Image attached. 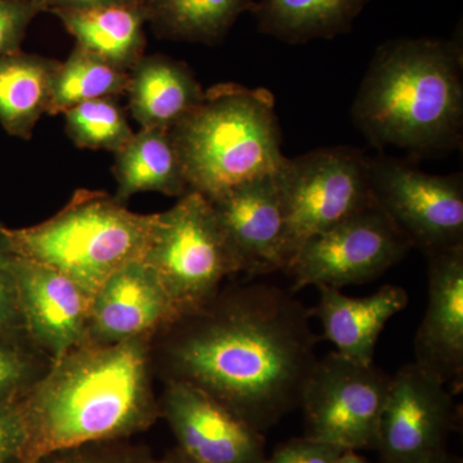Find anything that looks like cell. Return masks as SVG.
Wrapping results in <instances>:
<instances>
[{
    "instance_id": "1",
    "label": "cell",
    "mask_w": 463,
    "mask_h": 463,
    "mask_svg": "<svg viewBox=\"0 0 463 463\" xmlns=\"http://www.w3.org/2000/svg\"><path fill=\"white\" fill-rule=\"evenodd\" d=\"M289 289L264 282L219 289L154 340L165 381L191 383L263 432L300 407L321 336Z\"/></svg>"
},
{
    "instance_id": "9",
    "label": "cell",
    "mask_w": 463,
    "mask_h": 463,
    "mask_svg": "<svg viewBox=\"0 0 463 463\" xmlns=\"http://www.w3.org/2000/svg\"><path fill=\"white\" fill-rule=\"evenodd\" d=\"M390 379L374 364H356L337 352L318 358L298 407L307 437L344 450L374 448Z\"/></svg>"
},
{
    "instance_id": "14",
    "label": "cell",
    "mask_w": 463,
    "mask_h": 463,
    "mask_svg": "<svg viewBox=\"0 0 463 463\" xmlns=\"http://www.w3.org/2000/svg\"><path fill=\"white\" fill-rule=\"evenodd\" d=\"M240 273L285 270V219L276 175L261 176L210 201Z\"/></svg>"
},
{
    "instance_id": "32",
    "label": "cell",
    "mask_w": 463,
    "mask_h": 463,
    "mask_svg": "<svg viewBox=\"0 0 463 463\" xmlns=\"http://www.w3.org/2000/svg\"><path fill=\"white\" fill-rule=\"evenodd\" d=\"M45 11H70V9H90L109 7V5H136L147 0H41Z\"/></svg>"
},
{
    "instance_id": "8",
    "label": "cell",
    "mask_w": 463,
    "mask_h": 463,
    "mask_svg": "<svg viewBox=\"0 0 463 463\" xmlns=\"http://www.w3.org/2000/svg\"><path fill=\"white\" fill-rule=\"evenodd\" d=\"M412 243L376 203L306 241L285 272L292 294L374 281L407 257Z\"/></svg>"
},
{
    "instance_id": "30",
    "label": "cell",
    "mask_w": 463,
    "mask_h": 463,
    "mask_svg": "<svg viewBox=\"0 0 463 463\" xmlns=\"http://www.w3.org/2000/svg\"><path fill=\"white\" fill-rule=\"evenodd\" d=\"M29 432L18 401L0 403V463H25Z\"/></svg>"
},
{
    "instance_id": "34",
    "label": "cell",
    "mask_w": 463,
    "mask_h": 463,
    "mask_svg": "<svg viewBox=\"0 0 463 463\" xmlns=\"http://www.w3.org/2000/svg\"><path fill=\"white\" fill-rule=\"evenodd\" d=\"M335 463H368L361 456L356 455L355 450H344Z\"/></svg>"
},
{
    "instance_id": "13",
    "label": "cell",
    "mask_w": 463,
    "mask_h": 463,
    "mask_svg": "<svg viewBox=\"0 0 463 463\" xmlns=\"http://www.w3.org/2000/svg\"><path fill=\"white\" fill-rule=\"evenodd\" d=\"M18 309L27 339L51 362L87 340L91 297L53 268L17 257Z\"/></svg>"
},
{
    "instance_id": "23",
    "label": "cell",
    "mask_w": 463,
    "mask_h": 463,
    "mask_svg": "<svg viewBox=\"0 0 463 463\" xmlns=\"http://www.w3.org/2000/svg\"><path fill=\"white\" fill-rule=\"evenodd\" d=\"M255 0H147L148 23L160 38L214 45Z\"/></svg>"
},
{
    "instance_id": "7",
    "label": "cell",
    "mask_w": 463,
    "mask_h": 463,
    "mask_svg": "<svg viewBox=\"0 0 463 463\" xmlns=\"http://www.w3.org/2000/svg\"><path fill=\"white\" fill-rule=\"evenodd\" d=\"M276 183L285 219L286 268L306 241L374 203L368 157L346 146L286 157Z\"/></svg>"
},
{
    "instance_id": "22",
    "label": "cell",
    "mask_w": 463,
    "mask_h": 463,
    "mask_svg": "<svg viewBox=\"0 0 463 463\" xmlns=\"http://www.w3.org/2000/svg\"><path fill=\"white\" fill-rule=\"evenodd\" d=\"M60 61L21 50L0 57V125L12 137L30 139L47 114Z\"/></svg>"
},
{
    "instance_id": "5",
    "label": "cell",
    "mask_w": 463,
    "mask_h": 463,
    "mask_svg": "<svg viewBox=\"0 0 463 463\" xmlns=\"http://www.w3.org/2000/svg\"><path fill=\"white\" fill-rule=\"evenodd\" d=\"M156 214L130 212L108 192L78 190L52 218L5 233L17 257L53 268L93 297L112 274L143 258Z\"/></svg>"
},
{
    "instance_id": "20",
    "label": "cell",
    "mask_w": 463,
    "mask_h": 463,
    "mask_svg": "<svg viewBox=\"0 0 463 463\" xmlns=\"http://www.w3.org/2000/svg\"><path fill=\"white\" fill-rule=\"evenodd\" d=\"M112 174L118 182L115 197L124 203L142 192L182 197L190 191L170 130L141 128L116 152Z\"/></svg>"
},
{
    "instance_id": "11",
    "label": "cell",
    "mask_w": 463,
    "mask_h": 463,
    "mask_svg": "<svg viewBox=\"0 0 463 463\" xmlns=\"http://www.w3.org/2000/svg\"><path fill=\"white\" fill-rule=\"evenodd\" d=\"M456 420L452 392L416 364L390 379L376 446L383 463H421L439 453Z\"/></svg>"
},
{
    "instance_id": "33",
    "label": "cell",
    "mask_w": 463,
    "mask_h": 463,
    "mask_svg": "<svg viewBox=\"0 0 463 463\" xmlns=\"http://www.w3.org/2000/svg\"><path fill=\"white\" fill-rule=\"evenodd\" d=\"M156 463H201L199 461H194V459L190 458V457L185 456L184 453H182L179 449H174L172 452L167 453L164 458L158 459Z\"/></svg>"
},
{
    "instance_id": "12",
    "label": "cell",
    "mask_w": 463,
    "mask_h": 463,
    "mask_svg": "<svg viewBox=\"0 0 463 463\" xmlns=\"http://www.w3.org/2000/svg\"><path fill=\"white\" fill-rule=\"evenodd\" d=\"M160 416L185 456L201 463H265L263 434L203 390L165 381Z\"/></svg>"
},
{
    "instance_id": "28",
    "label": "cell",
    "mask_w": 463,
    "mask_h": 463,
    "mask_svg": "<svg viewBox=\"0 0 463 463\" xmlns=\"http://www.w3.org/2000/svg\"><path fill=\"white\" fill-rule=\"evenodd\" d=\"M16 259L17 255L14 254L5 233V225L0 223V335L27 339L18 309L14 273Z\"/></svg>"
},
{
    "instance_id": "21",
    "label": "cell",
    "mask_w": 463,
    "mask_h": 463,
    "mask_svg": "<svg viewBox=\"0 0 463 463\" xmlns=\"http://www.w3.org/2000/svg\"><path fill=\"white\" fill-rule=\"evenodd\" d=\"M371 0H255L259 32L288 44L349 33Z\"/></svg>"
},
{
    "instance_id": "29",
    "label": "cell",
    "mask_w": 463,
    "mask_h": 463,
    "mask_svg": "<svg viewBox=\"0 0 463 463\" xmlns=\"http://www.w3.org/2000/svg\"><path fill=\"white\" fill-rule=\"evenodd\" d=\"M42 12L41 0H0V57L21 50L30 24Z\"/></svg>"
},
{
    "instance_id": "4",
    "label": "cell",
    "mask_w": 463,
    "mask_h": 463,
    "mask_svg": "<svg viewBox=\"0 0 463 463\" xmlns=\"http://www.w3.org/2000/svg\"><path fill=\"white\" fill-rule=\"evenodd\" d=\"M170 133L188 190L209 201L243 183L276 175L286 160L274 97L263 88L215 85Z\"/></svg>"
},
{
    "instance_id": "17",
    "label": "cell",
    "mask_w": 463,
    "mask_h": 463,
    "mask_svg": "<svg viewBox=\"0 0 463 463\" xmlns=\"http://www.w3.org/2000/svg\"><path fill=\"white\" fill-rule=\"evenodd\" d=\"M318 289L319 303L312 312L321 322L326 339L350 361L373 364L381 332L407 307V291L401 286L385 285L368 297L352 298L339 288Z\"/></svg>"
},
{
    "instance_id": "27",
    "label": "cell",
    "mask_w": 463,
    "mask_h": 463,
    "mask_svg": "<svg viewBox=\"0 0 463 463\" xmlns=\"http://www.w3.org/2000/svg\"><path fill=\"white\" fill-rule=\"evenodd\" d=\"M36 463H156L147 448L130 439L93 441L54 450Z\"/></svg>"
},
{
    "instance_id": "6",
    "label": "cell",
    "mask_w": 463,
    "mask_h": 463,
    "mask_svg": "<svg viewBox=\"0 0 463 463\" xmlns=\"http://www.w3.org/2000/svg\"><path fill=\"white\" fill-rule=\"evenodd\" d=\"M142 260L160 279L179 317L205 306L224 279L240 273L212 203L194 191L157 213Z\"/></svg>"
},
{
    "instance_id": "19",
    "label": "cell",
    "mask_w": 463,
    "mask_h": 463,
    "mask_svg": "<svg viewBox=\"0 0 463 463\" xmlns=\"http://www.w3.org/2000/svg\"><path fill=\"white\" fill-rule=\"evenodd\" d=\"M74 36L76 45L129 72L145 56L147 5H109L52 12Z\"/></svg>"
},
{
    "instance_id": "31",
    "label": "cell",
    "mask_w": 463,
    "mask_h": 463,
    "mask_svg": "<svg viewBox=\"0 0 463 463\" xmlns=\"http://www.w3.org/2000/svg\"><path fill=\"white\" fill-rule=\"evenodd\" d=\"M343 452L339 447L306 437L282 444L265 463H335Z\"/></svg>"
},
{
    "instance_id": "10",
    "label": "cell",
    "mask_w": 463,
    "mask_h": 463,
    "mask_svg": "<svg viewBox=\"0 0 463 463\" xmlns=\"http://www.w3.org/2000/svg\"><path fill=\"white\" fill-rule=\"evenodd\" d=\"M374 203L426 255L463 245L461 175H432L394 158L368 157Z\"/></svg>"
},
{
    "instance_id": "3",
    "label": "cell",
    "mask_w": 463,
    "mask_h": 463,
    "mask_svg": "<svg viewBox=\"0 0 463 463\" xmlns=\"http://www.w3.org/2000/svg\"><path fill=\"white\" fill-rule=\"evenodd\" d=\"M377 147L414 155L458 147L463 127L461 39L403 38L381 44L352 109Z\"/></svg>"
},
{
    "instance_id": "18",
    "label": "cell",
    "mask_w": 463,
    "mask_h": 463,
    "mask_svg": "<svg viewBox=\"0 0 463 463\" xmlns=\"http://www.w3.org/2000/svg\"><path fill=\"white\" fill-rule=\"evenodd\" d=\"M125 94L141 128L163 130L174 129L206 97L190 67L164 54H145L137 62L129 71Z\"/></svg>"
},
{
    "instance_id": "26",
    "label": "cell",
    "mask_w": 463,
    "mask_h": 463,
    "mask_svg": "<svg viewBox=\"0 0 463 463\" xmlns=\"http://www.w3.org/2000/svg\"><path fill=\"white\" fill-rule=\"evenodd\" d=\"M38 353L27 339L0 335V403L18 401L48 370H43Z\"/></svg>"
},
{
    "instance_id": "24",
    "label": "cell",
    "mask_w": 463,
    "mask_h": 463,
    "mask_svg": "<svg viewBox=\"0 0 463 463\" xmlns=\"http://www.w3.org/2000/svg\"><path fill=\"white\" fill-rule=\"evenodd\" d=\"M128 85L129 72L75 45L53 76L47 114L63 115L90 100L115 99L127 93Z\"/></svg>"
},
{
    "instance_id": "16",
    "label": "cell",
    "mask_w": 463,
    "mask_h": 463,
    "mask_svg": "<svg viewBox=\"0 0 463 463\" xmlns=\"http://www.w3.org/2000/svg\"><path fill=\"white\" fill-rule=\"evenodd\" d=\"M426 257L428 306L414 340V364L458 388L463 374V245Z\"/></svg>"
},
{
    "instance_id": "2",
    "label": "cell",
    "mask_w": 463,
    "mask_h": 463,
    "mask_svg": "<svg viewBox=\"0 0 463 463\" xmlns=\"http://www.w3.org/2000/svg\"><path fill=\"white\" fill-rule=\"evenodd\" d=\"M154 340L137 337L112 345L84 341L52 362L18 399L29 432L25 463L148 430L160 417L152 385Z\"/></svg>"
},
{
    "instance_id": "25",
    "label": "cell",
    "mask_w": 463,
    "mask_h": 463,
    "mask_svg": "<svg viewBox=\"0 0 463 463\" xmlns=\"http://www.w3.org/2000/svg\"><path fill=\"white\" fill-rule=\"evenodd\" d=\"M67 136L76 147L116 152L133 138L124 109L115 99H99L81 103L65 114Z\"/></svg>"
},
{
    "instance_id": "35",
    "label": "cell",
    "mask_w": 463,
    "mask_h": 463,
    "mask_svg": "<svg viewBox=\"0 0 463 463\" xmlns=\"http://www.w3.org/2000/svg\"><path fill=\"white\" fill-rule=\"evenodd\" d=\"M421 463H459L458 459L455 457L448 455L447 452L439 453V455L431 457Z\"/></svg>"
},
{
    "instance_id": "15",
    "label": "cell",
    "mask_w": 463,
    "mask_h": 463,
    "mask_svg": "<svg viewBox=\"0 0 463 463\" xmlns=\"http://www.w3.org/2000/svg\"><path fill=\"white\" fill-rule=\"evenodd\" d=\"M179 313L154 270L142 259L125 265L91 298L87 340L112 345L137 337H155Z\"/></svg>"
}]
</instances>
